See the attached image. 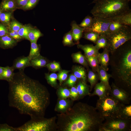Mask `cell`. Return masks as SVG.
I'll use <instances>...</instances> for the list:
<instances>
[{"instance_id":"obj_1","label":"cell","mask_w":131,"mask_h":131,"mask_svg":"<svg viewBox=\"0 0 131 131\" xmlns=\"http://www.w3.org/2000/svg\"><path fill=\"white\" fill-rule=\"evenodd\" d=\"M8 83L9 106L31 118L44 117L50 101V94L44 85L28 76L23 70L15 73Z\"/></svg>"},{"instance_id":"obj_2","label":"cell","mask_w":131,"mask_h":131,"mask_svg":"<svg viewBox=\"0 0 131 131\" xmlns=\"http://www.w3.org/2000/svg\"><path fill=\"white\" fill-rule=\"evenodd\" d=\"M57 116L59 131H98L105 120L96 107L81 102Z\"/></svg>"},{"instance_id":"obj_3","label":"cell","mask_w":131,"mask_h":131,"mask_svg":"<svg viewBox=\"0 0 131 131\" xmlns=\"http://www.w3.org/2000/svg\"><path fill=\"white\" fill-rule=\"evenodd\" d=\"M131 0H98L90 12L94 16L111 20L129 11Z\"/></svg>"},{"instance_id":"obj_4","label":"cell","mask_w":131,"mask_h":131,"mask_svg":"<svg viewBox=\"0 0 131 131\" xmlns=\"http://www.w3.org/2000/svg\"><path fill=\"white\" fill-rule=\"evenodd\" d=\"M130 43L127 45L126 52L119 62L117 80L120 85L118 87L131 94V50Z\"/></svg>"},{"instance_id":"obj_5","label":"cell","mask_w":131,"mask_h":131,"mask_svg":"<svg viewBox=\"0 0 131 131\" xmlns=\"http://www.w3.org/2000/svg\"><path fill=\"white\" fill-rule=\"evenodd\" d=\"M124 105L108 94L97 100L95 107L105 119L120 118L121 110Z\"/></svg>"},{"instance_id":"obj_6","label":"cell","mask_w":131,"mask_h":131,"mask_svg":"<svg viewBox=\"0 0 131 131\" xmlns=\"http://www.w3.org/2000/svg\"><path fill=\"white\" fill-rule=\"evenodd\" d=\"M16 131H55L57 130V117L31 118L22 125L16 128Z\"/></svg>"},{"instance_id":"obj_7","label":"cell","mask_w":131,"mask_h":131,"mask_svg":"<svg viewBox=\"0 0 131 131\" xmlns=\"http://www.w3.org/2000/svg\"><path fill=\"white\" fill-rule=\"evenodd\" d=\"M108 46L106 48L113 52L131 38V26L124 25L118 30L106 34Z\"/></svg>"},{"instance_id":"obj_8","label":"cell","mask_w":131,"mask_h":131,"mask_svg":"<svg viewBox=\"0 0 131 131\" xmlns=\"http://www.w3.org/2000/svg\"><path fill=\"white\" fill-rule=\"evenodd\" d=\"M102 125L106 131H131V119L107 118Z\"/></svg>"},{"instance_id":"obj_9","label":"cell","mask_w":131,"mask_h":131,"mask_svg":"<svg viewBox=\"0 0 131 131\" xmlns=\"http://www.w3.org/2000/svg\"><path fill=\"white\" fill-rule=\"evenodd\" d=\"M93 16V21L91 26L85 29L84 32L92 31L99 34H107L111 20Z\"/></svg>"},{"instance_id":"obj_10","label":"cell","mask_w":131,"mask_h":131,"mask_svg":"<svg viewBox=\"0 0 131 131\" xmlns=\"http://www.w3.org/2000/svg\"><path fill=\"white\" fill-rule=\"evenodd\" d=\"M111 89L108 94L122 104L128 105L130 103L131 94L123 89L116 86L113 82Z\"/></svg>"},{"instance_id":"obj_11","label":"cell","mask_w":131,"mask_h":131,"mask_svg":"<svg viewBox=\"0 0 131 131\" xmlns=\"http://www.w3.org/2000/svg\"><path fill=\"white\" fill-rule=\"evenodd\" d=\"M58 99L54 110L60 113L65 112L73 105L74 101L71 99Z\"/></svg>"},{"instance_id":"obj_12","label":"cell","mask_w":131,"mask_h":131,"mask_svg":"<svg viewBox=\"0 0 131 131\" xmlns=\"http://www.w3.org/2000/svg\"><path fill=\"white\" fill-rule=\"evenodd\" d=\"M30 60L28 56H21L14 60L12 66L15 70L18 69L19 71H24L26 67L30 66Z\"/></svg>"},{"instance_id":"obj_13","label":"cell","mask_w":131,"mask_h":131,"mask_svg":"<svg viewBox=\"0 0 131 131\" xmlns=\"http://www.w3.org/2000/svg\"><path fill=\"white\" fill-rule=\"evenodd\" d=\"M97 72L98 74L99 80L106 87L108 90V93L111 89L109 84V80L111 77V75L109 74L106 70L99 65Z\"/></svg>"},{"instance_id":"obj_14","label":"cell","mask_w":131,"mask_h":131,"mask_svg":"<svg viewBox=\"0 0 131 131\" xmlns=\"http://www.w3.org/2000/svg\"><path fill=\"white\" fill-rule=\"evenodd\" d=\"M109 51L106 48L104 49L103 51L99 53L97 59L100 66L107 71L108 69V66L109 60Z\"/></svg>"},{"instance_id":"obj_15","label":"cell","mask_w":131,"mask_h":131,"mask_svg":"<svg viewBox=\"0 0 131 131\" xmlns=\"http://www.w3.org/2000/svg\"><path fill=\"white\" fill-rule=\"evenodd\" d=\"M79 80L76 86L78 93V99H82L86 95L90 96V86L88 85L86 82Z\"/></svg>"},{"instance_id":"obj_16","label":"cell","mask_w":131,"mask_h":131,"mask_svg":"<svg viewBox=\"0 0 131 131\" xmlns=\"http://www.w3.org/2000/svg\"><path fill=\"white\" fill-rule=\"evenodd\" d=\"M77 47L84 51L85 55L97 58L99 53L98 50L95 46L92 44L82 45L79 44L77 45Z\"/></svg>"},{"instance_id":"obj_17","label":"cell","mask_w":131,"mask_h":131,"mask_svg":"<svg viewBox=\"0 0 131 131\" xmlns=\"http://www.w3.org/2000/svg\"><path fill=\"white\" fill-rule=\"evenodd\" d=\"M49 63L46 58L41 55L37 57L30 60V66L37 69L46 67Z\"/></svg>"},{"instance_id":"obj_18","label":"cell","mask_w":131,"mask_h":131,"mask_svg":"<svg viewBox=\"0 0 131 131\" xmlns=\"http://www.w3.org/2000/svg\"><path fill=\"white\" fill-rule=\"evenodd\" d=\"M94 90L92 93H90V96H98L99 98H103L108 94V90L105 86L100 82L97 83L95 85Z\"/></svg>"},{"instance_id":"obj_19","label":"cell","mask_w":131,"mask_h":131,"mask_svg":"<svg viewBox=\"0 0 131 131\" xmlns=\"http://www.w3.org/2000/svg\"><path fill=\"white\" fill-rule=\"evenodd\" d=\"M71 32L73 40L78 43L82 36L84 29L80 27L75 21L71 25Z\"/></svg>"},{"instance_id":"obj_20","label":"cell","mask_w":131,"mask_h":131,"mask_svg":"<svg viewBox=\"0 0 131 131\" xmlns=\"http://www.w3.org/2000/svg\"><path fill=\"white\" fill-rule=\"evenodd\" d=\"M17 42L8 34L0 37V44L4 49L12 48L16 45Z\"/></svg>"},{"instance_id":"obj_21","label":"cell","mask_w":131,"mask_h":131,"mask_svg":"<svg viewBox=\"0 0 131 131\" xmlns=\"http://www.w3.org/2000/svg\"><path fill=\"white\" fill-rule=\"evenodd\" d=\"M110 20L123 25L131 26V10L121 16Z\"/></svg>"},{"instance_id":"obj_22","label":"cell","mask_w":131,"mask_h":131,"mask_svg":"<svg viewBox=\"0 0 131 131\" xmlns=\"http://www.w3.org/2000/svg\"><path fill=\"white\" fill-rule=\"evenodd\" d=\"M15 69L11 66H8L4 67L3 72L0 77V80H5L8 82L11 81L13 79L15 73Z\"/></svg>"},{"instance_id":"obj_23","label":"cell","mask_w":131,"mask_h":131,"mask_svg":"<svg viewBox=\"0 0 131 131\" xmlns=\"http://www.w3.org/2000/svg\"><path fill=\"white\" fill-rule=\"evenodd\" d=\"M73 74L78 79L86 82V72L85 68L81 66H76L73 69Z\"/></svg>"},{"instance_id":"obj_24","label":"cell","mask_w":131,"mask_h":131,"mask_svg":"<svg viewBox=\"0 0 131 131\" xmlns=\"http://www.w3.org/2000/svg\"><path fill=\"white\" fill-rule=\"evenodd\" d=\"M88 80L90 84V91L99 80L98 74L97 72L92 70H89L87 75Z\"/></svg>"},{"instance_id":"obj_25","label":"cell","mask_w":131,"mask_h":131,"mask_svg":"<svg viewBox=\"0 0 131 131\" xmlns=\"http://www.w3.org/2000/svg\"><path fill=\"white\" fill-rule=\"evenodd\" d=\"M72 57L74 61L86 67H88V63L84 56L80 52L73 54Z\"/></svg>"},{"instance_id":"obj_26","label":"cell","mask_w":131,"mask_h":131,"mask_svg":"<svg viewBox=\"0 0 131 131\" xmlns=\"http://www.w3.org/2000/svg\"><path fill=\"white\" fill-rule=\"evenodd\" d=\"M95 46L98 50L101 48H107L108 46L106 34H99Z\"/></svg>"},{"instance_id":"obj_27","label":"cell","mask_w":131,"mask_h":131,"mask_svg":"<svg viewBox=\"0 0 131 131\" xmlns=\"http://www.w3.org/2000/svg\"><path fill=\"white\" fill-rule=\"evenodd\" d=\"M42 34L38 29L32 28L30 31L28 35V40L31 42H37L38 39L42 36Z\"/></svg>"},{"instance_id":"obj_28","label":"cell","mask_w":131,"mask_h":131,"mask_svg":"<svg viewBox=\"0 0 131 131\" xmlns=\"http://www.w3.org/2000/svg\"><path fill=\"white\" fill-rule=\"evenodd\" d=\"M31 42V49L28 56L30 60L37 57L40 55V48L36 42Z\"/></svg>"},{"instance_id":"obj_29","label":"cell","mask_w":131,"mask_h":131,"mask_svg":"<svg viewBox=\"0 0 131 131\" xmlns=\"http://www.w3.org/2000/svg\"><path fill=\"white\" fill-rule=\"evenodd\" d=\"M45 78L49 84L54 87L57 86V74L54 73L50 74L46 73L45 74Z\"/></svg>"},{"instance_id":"obj_30","label":"cell","mask_w":131,"mask_h":131,"mask_svg":"<svg viewBox=\"0 0 131 131\" xmlns=\"http://www.w3.org/2000/svg\"><path fill=\"white\" fill-rule=\"evenodd\" d=\"M88 63L92 68L93 71L97 72L99 65L97 58L93 57H89L85 55L84 56Z\"/></svg>"},{"instance_id":"obj_31","label":"cell","mask_w":131,"mask_h":131,"mask_svg":"<svg viewBox=\"0 0 131 131\" xmlns=\"http://www.w3.org/2000/svg\"><path fill=\"white\" fill-rule=\"evenodd\" d=\"M120 118L123 119H131V105H124L121 113Z\"/></svg>"},{"instance_id":"obj_32","label":"cell","mask_w":131,"mask_h":131,"mask_svg":"<svg viewBox=\"0 0 131 131\" xmlns=\"http://www.w3.org/2000/svg\"><path fill=\"white\" fill-rule=\"evenodd\" d=\"M16 6L14 0H4L1 4L2 9L5 11L12 10Z\"/></svg>"},{"instance_id":"obj_33","label":"cell","mask_w":131,"mask_h":131,"mask_svg":"<svg viewBox=\"0 0 131 131\" xmlns=\"http://www.w3.org/2000/svg\"><path fill=\"white\" fill-rule=\"evenodd\" d=\"M70 90L65 88L59 87L57 91V94L58 98L64 99L70 97Z\"/></svg>"},{"instance_id":"obj_34","label":"cell","mask_w":131,"mask_h":131,"mask_svg":"<svg viewBox=\"0 0 131 131\" xmlns=\"http://www.w3.org/2000/svg\"><path fill=\"white\" fill-rule=\"evenodd\" d=\"M84 33V38L95 44L99 34L92 31H88Z\"/></svg>"},{"instance_id":"obj_35","label":"cell","mask_w":131,"mask_h":131,"mask_svg":"<svg viewBox=\"0 0 131 131\" xmlns=\"http://www.w3.org/2000/svg\"><path fill=\"white\" fill-rule=\"evenodd\" d=\"M124 25L119 23L116 21L111 20L109 26L107 33H113L118 30Z\"/></svg>"},{"instance_id":"obj_36","label":"cell","mask_w":131,"mask_h":131,"mask_svg":"<svg viewBox=\"0 0 131 131\" xmlns=\"http://www.w3.org/2000/svg\"><path fill=\"white\" fill-rule=\"evenodd\" d=\"M32 28L30 26H23L18 31L19 36L22 38L28 40V33Z\"/></svg>"},{"instance_id":"obj_37","label":"cell","mask_w":131,"mask_h":131,"mask_svg":"<svg viewBox=\"0 0 131 131\" xmlns=\"http://www.w3.org/2000/svg\"><path fill=\"white\" fill-rule=\"evenodd\" d=\"M93 21V18L88 15L83 20L81 23L78 25L80 27L84 29L90 27L92 25Z\"/></svg>"},{"instance_id":"obj_38","label":"cell","mask_w":131,"mask_h":131,"mask_svg":"<svg viewBox=\"0 0 131 131\" xmlns=\"http://www.w3.org/2000/svg\"><path fill=\"white\" fill-rule=\"evenodd\" d=\"M46 67L49 71L53 72L59 71L61 70L60 64L55 61L49 62L47 65Z\"/></svg>"},{"instance_id":"obj_39","label":"cell","mask_w":131,"mask_h":131,"mask_svg":"<svg viewBox=\"0 0 131 131\" xmlns=\"http://www.w3.org/2000/svg\"><path fill=\"white\" fill-rule=\"evenodd\" d=\"M71 31L69 32L64 36L63 41V43L65 46L74 45V43L73 41Z\"/></svg>"},{"instance_id":"obj_40","label":"cell","mask_w":131,"mask_h":131,"mask_svg":"<svg viewBox=\"0 0 131 131\" xmlns=\"http://www.w3.org/2000/svg\"><path fill=\"white\" fill-rule=\"evenodd\" d=\"M69 71L66 70H61L59 71L57 74V79L60 84H61L64 81L66 80L68 77V74Z\"/></svg>"},{"instance_id":"obj_41","label":"cell","mask_w":131,"mask_h":131,"mask_svg":"<svg viewBox=\"0 0 131 131\" xmlns=\"http://www.w3.org/2000/svg\"><path fill=\"white\" fill-rule=\"evenodd\" d=\"M78 79L73 74L70 75L64 84L70 87L74 86Z\"/></svg>"},{"instance_id":"obj_42","label":"cell","mask_w":131,"mask_h":131,"mask_svg":"<svg viewBox=\"0 0 131 131\" xmlns=\"http://www.w3.org/2000/svg\"><path fill=\"white\" fill-rule=\"evenodd\" d=\"M70 97L73 101L78 99L79 95L76 86H74L71 87L70 90Z\"/></svg>"},{"instance_id":"obj_43","label":"cell","mask_w":131,"mask_h":131,"mask_svg":"<svg viewBox=\"0 0 131 131\" xmlns=\"http://www.w3.org/2000/svg\"><path fill=\"white\" fill-rule=\"evenodd\" d=\"M11 16V14L10 12L2 13L0 16V20L2 22L8 24L10 21Z\"/></svg>"},{"instance_id":"obj_44","label":"cell","mask_w":131,"mask_h":131,"mask_svg":"<svg viewBox=\"0 0 131 131\" xmlns=\"http://www.w3.org/2000/svg\"><path fill=\"white\" fill-rule=\"evenodd\" d=\"M23 26L20 23L15 20L12 21L9 25L10 28L12 31H18Z\"/></svg>"},{"instance_id":"obj_45","label":"cell","mask_w":131,"mask_h":131,"mask_svg":"<svg viewBox=\"0 0 131 131\" xmlns=\"http://www.w3.org/2000/svg\"><path fill=\"white\" fill-rule=\"evenodd\" d=\"M0 131H16V128L5 123L0 124Z\"/></svg>"},{"instance_id":"obj_46","label":"cell","mask_w":131,"mask_h":131,"mask_svg":"<svg viewBox=\"0 0 131 131\" xmlns=\"http://www.w3.org/2000/svg\"><path fill=\"white\" fill-rule=\"evenodd\" d=\"M8 35L17 42L20 41L23 39L19 36L18 31H11L8 32Z\"/></svg>"},{"instance_id":"obj_47","label":"cell","mask_w":131,"mask_h":131,"mask_svg":"<svg viewBox=\"0 0 131 131\" xmlns=\"http://www.w3.org/2000/svg\"><path fill=\"white\" fill-rule=\"evenodd\" d=\"M39 0H29L26 5L23 7L26 9H30L34 7L37 4Z\"/></svg>"},{"instance_id":"obj_48","label":"cell","mask_w":131,"mask_h":131,"mask_svg":"<svg viewBox=\"0 0 131 131\" xmlns=\"http://www.w3.org/2000/svg\"><path fill=\"white\" fill-rule=\"evenodd\" d=\"M8 32L6 28L3 25L0 24V37L8 35Z\"/></svg>"},{"instance_id":"obj_49","label":"cell","mask_w":131,"mask_h":131,"mask_svg":"<svg viewBox=\"0 0 131 131\" xmlns=\"http://www.w3.org/2000/svg\"><path fill=\"white\" fill-rule=\"evenodd\" d=\"M16 6L23 7L27 4L29 0H14Z\"/></svg>"},{"instance_id":"obj_50","label":"cell","mask_w":131,"mask_h":131,"mask_svg":"<svg viewBox=\"0 0 131 131\" xmlns=\"http://www.w3.org/2000/svg\"><path fill=\"white\" fill-rule=\"evenodd\" d=\"M4 67L0 66V77L3 72Z\"/></svg>"},{"instance_id":"obj_51","label":"cell","mask_w":131,"mask_h":131,"mask_svg":"<svg viewBox=\"0 0 131 131\" xmlns=\"http://www.w3.org/2000/svg\"><path fill=\"white\" fill-rule=\"evenodd\" d=\"M98 0H94L91 4L94 3H95Z\"/></svg>"},{"instance_id":"obj_52","label":"cell","mask_w":131,"mask_h":131,"mask_svg":"<svg viewBox=\"0 0 131 131\" xmlns=\"http://www.w3.org/2000/svg\"><path fill=\"white\" fill-rule=\"evenodd\" d=\"M1 13H1V10L0 9V16Z\"/></svg>"}]
</instances>
